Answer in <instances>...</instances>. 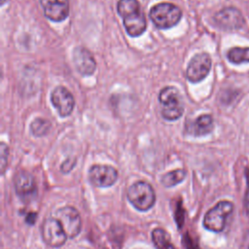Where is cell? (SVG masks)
<instances>
[{
  "instance_id": "cell-1",
  "label": "cell",
  "mask_w": 249,
  "mask_h": 249,
  "mask_svg": "<svg viewBox=\"0 0 249 249\" xmlns=\"http://www.w3.org/2000/svg\"><path fill=\"white\" fill-rule=\"evenodd\" d=\"M117 10L124 18V25L129 36H140L146 30V18L138 0H119Z\"/></svg>"
},
{
  "instance_id": "cell-2",
  "label": "cell",
  "mask_w": 249,
  "mask_h": 249,
  "mask_svg": "<svg viewBox=\"0 0 249 249\" xmlns=\"http://www.w3.org/2000/svg\"><path fill=\"white\" fill-rule=\"evenodd\" d=\"M126 198L137 211L146 212L155 205L156 193L149 183L137 181L126 190Z\"/></svg>"
},
{
  "instance_id": "cell-3",
  "label": "cell",
  "mask_w": 249,
  "mask_h": 249,
  "mask_svg": "<svg viewBox=\"0 0 249 249\" xmlns=\"http://www.w3.org/2000/svg\"><path fill=\"white\" fill-rule=\"evenodd\" d=\"M149 17L158 28L167 29L180 21L182 12L176 5L163 2L153 6L150 10Z\"/></svg>"
},
{
  "instance_id": "cell-4",
  "label": "cell",
  "mask_w": 249,
  "mask_h": 249,
  "mask_svg": "<svg viewBox=\"0 0 249 249\" xmlns=\"http://www.w3.org/2000/svg\"><path fill=\"white\" fill-rule=\"evenodd\" d=\"M233 204L229 200H221L204 215L203 227L212 232H221L227 224L228 217L232 213Z\"/></svg>"
},
{
  "instance_id": "cell-5",
  "label": "cell",
  "mask_w": 249,
  "mask_h": 249,
  "mask_svg": "<svg viewBox=\"0 0 249 249\" xmlns=\"http://www.w3.org/2000/svg\"><path fill=\"white\" fill-rule=\"evenodd\" d=\"M159 100L161 104V115L165 120L175 121L183 115L184 106L176 88H163L160 92Z\"/></svg>"
},
{
  "instance_id": "cell-6",
  "label": "cell",
  "mask_w": 249,
  "mask_h": 249,
  "mask_svg": "<svg viewBox=\"0 0 249 249\" xmlns=\"http://www.w3.org/2000/svg\"><path fill=\"white\" fill-rule=\"evenodd\" d=\"M54 218L59 221L68 238H75L81 232L82 219L75 207L66 205L57 209Z\"/></svg>"
},
{
  "instance_id": "cell-7",
  "label": "cell",
  "mask_w": 249,
  "mask_h": 249,
  "mask_svg": "<svg viewBox=\"0 0 249 249\" xmlns=\"http://www.w3.org/2000/svg\"><path fill=\"white\" fill-rule=\"evenodd\" d=\"M41 235L45 244L52 248H59L67 240V235L56 218H47L41 226Z\"/></svg>"
},
{
  "instance_id": "cell-8",
  "label": "cell",
  "mask_w": 249,
  "mask_h": 249,
  "mask_svg": "<svg viewBox=\"0 0 249 249\" xmlns=\"http://www.w3.org/2000/svg\"><path fill=\"white\" fill-rule=\"evenodd\" d=\"M89 181L95 188H109L118 180V170L107 164H93L89 169Z\"/></svg>"
},
{
  "instance_id": "cell-9",
  "label": "cell",
  "mask_w": 249,
  "mask_h": 249,
  "mask_svg": "<svg viewBox=\"0 0 249 249\" xmlns=\"http://www.w3.org/2000/svg\"><path fill=\"white\" fill-rule=\"evenodd\" d=\"M214 22L223 30L232 31L242 28L245 24V18L238 9L226 7L214 15Z\"/></svg>"
},
{
  "instance_id": "cell-10",
  "label": "cell",
  "mask_w": 249,
  "mask_h": 249,
  "mask_svg": "<svg viewBox=\"0 0 249 249\" xmlns=\"http://www.w3.org/2000/svg\"><path fill=\"white\" fill-rule=\"evenodd\" d=\"M211 57L206 53H196L190 60L187 70L186 77L192 83H198L202 81L209 73L211 69Z\"/></svg>"
},
{
  "instance_id": "cell-11",
  "label": "cell",
  "mask_w": 249,
  "mask_h": 249,
  "mask_svg": "<svg viewBox=\"0 0 249 249\" xmlns=\"http://www.w3.org/2000/svg\"><path fill=\"white\" fill-rule=\"evenodd\" d=\"M14 188L18 196L23 201L32 200L37 195L35 179L25 170H20L15 175Z\"/></svg>"
},
{
  "instance_id": "cell-12",
  "label": "cell",
  "mask_w": 249,
  "mask_h": 249,
  "mask_svg": "<svg viewBox=\"0 0 249 249\" xmlns=\"http://www.w3.org/2000/svg\"><path fill=\"white\" fill-rule=\"evenodd\" d=\"M51 101L61 117L69 116L75 106V99L72 93L62 86L56 87L52 91Z\"/></svg>"
},
{
  "instance_id": "cell-13",
  "label": "cell",
  "mask_w": 249,
  "mask_h": 249,
  "mask_svg": "<svg viewBox=\"0 0 249 249\" xmlns=\"http://www.w3.org/2000/svg\"><path fill=\"white\" fill-rule=\"evenodd\" d=\"M76 69L84 76L93 74L96 69V62L91 53L84 47H76L72 53Z\"/></svg>"
},
{
  "instance_id": "cell-14",
  "label": "cell",
  "mask_w": 249,
  "mask_h": 249,
  "mask_svg": "<svg viewBox=\"0 0 249 249\" xmlns=\"http://www.w3.org/2000/svg\"><path fill=\"white\" fill-rule=\"evenodd\" d=\"M45 16L53 21H62L69 15V0H39Z\"/></svg>"
},
{
  "instance_id": "cell-15",
  "label": "cell",
  "mask_w": 249,
  "mask_h": 249,
  "mask_svg": "<svg viewBox=\"0 0 249 249\" xmlns=\"http://www.w3.org/2000/svg\"><path fill=\"white\" fill-rule=\"evenodd\" d=\"M214 128L213 118L210 115L204 114L198 116L192 123L186 124V132L194 136H203L210 133Z\"/></svg>"
},
{
  "instance_id": "cell-16",
  "label": "cell",
  "mask_w": 249,
  "mask_h": 249,
  "mask_svg": "<svg viewBox=\"0 0 249 249\" xmlns=\"http://www.w3.org/2000/svg\"><path fill=\"white\" fill-rule=\"evenodd\" d=\"M152 241L157 249H176L171 242L168 232L161 228H156L153 230Z\"/></svg>"
},
{
  "instance_id": "cell-17",
  "label": "cell",
  "mask_w": 249,
  "mask_h": 249,
  "mask_svg": "<svg viewBox=\"0 0 249 249\" xmlns=\"http://www.w3.org/2000/svg\"><path fill=\"white\" fill-rule=\"evenodd\" d=\"M187 175L185 169H175L163 174L160 178V184L165 188H172L182 183Z\"/></svg>"
},
{
  "instance_id": "cell-18",
  "label": "cell",
  "mask_w": 249,
  "mask_h": 249,
  "mask_svg": "<svg viewBox=\"0 0 249 249\" xmlns=\"http://www.w3.org/2000/svg\"><path fill=\"white\" fill-rule=\"evenodd\" d=\"M227 57L233 64L249 62V47H234L228 51Z\"/></svg>"
},
{
  "instance_id": "cell-19",
  "label": "cell",
  "mask_w": 249,
  "mask_h": 249,
  "mask_svg": "<svg viewBox=\"0 0 249 249\" xmlns=\"http://www.w3.org/2000/svg\"><path fill=\"white\" fill-rule=\"evenodd\" d=\"M51 128V123L43 118H37L30 124V130L34 136L41 137L46 135Z\"/></svg>"
},
{
  "instance_id": "cell-20",
  "label": "cell",
  "mask_w": 249,
  "mask_h": 249,
  "mask_svg": "<svg viewBox=\"0 0 249 249\" xmlns=\"http://www.w3.org/2000/svg\"><path fill=\"white\" fill-rule=\"evenodd\" d=\"M0 154H1V157H0L1 173L3 174L5 172V169H6V166H7V163H8V156H9V148L4 142L1 143Z\"/></svg>"
},
{
  "instance_id": "cell-21",
  "label": "cell",
  "mask_w": 249,
  "mask_h": 249,
  "mask_svg": "<svg viewBox=\"0 0 249 249\" xmlns=\"http://www.w3.org/2000/svg\"><path fill=\"white\" fill-rule=\"evenodd\" d=\"M244 206H245V209H246V212L247 214L249 215V188L245 194V199H244Z\"/></svg>"
}]
</instances>
